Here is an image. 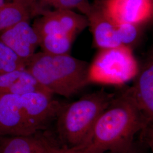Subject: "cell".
Segmentation results:
<instances>
[{"instance_id": "6da1fadb", "label": "cell", "mask_w": 153, "mask_h": 153, "mask_svg": "<svg viewBox=\"0 0 153 153\" xmlns=\"http://www.w3.org/2000/svg\"><path fill=\"white\" fill-rule=\"evenodd\" d=\"M146 128L129 88L115 95L99 116L85 142L76 149L90 153H126L136 134Z\"/></svg>"}, {"instance_id": "7a4b0ae2", "label": "cell", "mask_w": 153, "mask_h": 153, "mask_svg": "<svg viewBox=\"0 0 153 153\" xmlns=\"http://www.w3.org/2000/svg\"><path fill=\"white\" fill-rule=\"evenodd\" d=\"M90 64L69 54L53 55L34 53L28 61L26 69L52 94L69 98L88 83Z\"/></svg>"}, {"instance_id": "3957f363", "label": "cell", "mask_w": 153, "mask_h": 153, "mask_svg": "<svg viewBox=\"0 0 153 153\" xmlns=\"http://www.w3.org/2000/svg\"><path fill=\"white\" fill-rule=\"evenodd\" d=\"M115 95L103 88L70 104H62L55 119L61 146L77 148L82 145L99 116Z\"/></svg>"}, {"instance_id": "277c9868", "label": "cell", "mask_w": 153, "mask_h": 153, "mask_svg": "<svg viewBox=\"0 0 153 153\" xmlns=\"http://www.w3.org/2000/svg\"><path fill=\"white\" fill-rule=\"evenodd\" d=\"M138 62L131 47L121 45L100 49L89 66V83L121 85L137 76Z\"/></svg>"}, {"instance_id": "5b68a950", "label": "cell", "mask_w": 153, "mask_h": 153, "mask_svg": "<svg viewBox=\"0 0 153 153\" xmlns=\"http://www.w3.org/2000/svg\"><path fill=\"white\" fill-rule=\"evenodd\" d=\"M88 26L87 16L68 9L44 11L32 25L39 38L49 34L76 35Z\"/></svg>"}, {"instance_id": "8992f818", "label": "cell", "mask_w": 153, "mask_h": 153, "mask_svg": "<svg viewBox=\"0 0 153 153\" xmlns=\"http://www.w3.org/2000/svg\"><path fill=\"white\" fill-rule=\"evenodd\" d=\"M95 4L116 25H141L153 17V0H102Z\"/></svg>"}, {"instance_id": "52a82bcc", "label": "cell", "mask_w": 153, "mask_h": 153, "mask_svg": "<svg viewBox=\"0 0 153 153\" xmlns=\"http://www.w3.org/2000/svg\"><path fill=\"white\" fill-rule=\"evenodd\" d=\"M0 41L18 56L27 65L39 46L38 36L30 20L18 22L0 32Z\"/></svg>"}, {"instance_id": "ba28073f", "label": "cell", "mask_w": 153, "mask_h": 153, "mask_svg": "<svg viewBox=\"0 0 153 153\" xmlns=\"http://www.w3.org/2000/svg\"><path fill=\"white\" fill-rule=\"evenodd\" d=\"M86 16L95 47L107 49L123 45L118 35L116 24L104 14L98 4H92L91 10Z\"/></svg>"}, {"instance_id": "9c48e42d", "label": "cell", "mask_w": 153, "mask_h": 153, "mask_svg": "<svg viewBox=\"0 0 153 153\" xmlns=\"http://www.w3.org/2000/svg\"><path fill=\"white\" fill-rule=\"evenodd\" d=\"M137 76L134 85L129 88L147 128L153 120V61H149Z\"/></svg>"}, {"instance_id": "30bf717a", "label": "cell", "mask_w": 153, "mask_h": 153, "mask_svg": "<svg viewBox=\"0 0 153 153\" xmlns=\"http://www.w3.org/2000/svg\"><path fill=\"white\" fill-rule=\"evenodd\" d=\"M36 91L49 92L26 69L0 74V94H23Z\"/></svg>"}, {"instance_id": "8fae6325", "label": "cell", "mask_w": 153, "mask_h": 153, "mask_svg": "<svg viewBox=\"0 0 153 153\" xmlns=\"http://www.w3.org/2000/svg\"><path fill=\"white\" fill-rule=\"evenodd\" d=\"M36 16L33 0H13L0 9V32Z\"/></svg>"}, {"instance_id": "7c38bea8", "label": "cell", "mask_w": 153, "mask_h": 153, "mask_svg": "<svg viewBox=\"0 0 153 153\" xmlns=\"http://www.w3.org/2000/svg\"><path fill=\"white\" fill-rule=\"evenodd\" d=\"M0 153H46L43 137L30 136L3 137L0 140Z\"/></svg>"}, {"instance_id": "4fadbf2b", "label": "cell", "mask_w": 153, "mask_h": 153, "mask_svg": "<svg viewBox=\"0 0 153 153\" xmlns=\"http://www.w3.org/2000/svg\"><path fill=\"white\" fill-rule=\"evenodd\" d=\"M36 16L46 10L76 9L86 16L90 13L92 4L89 0H33Z\"/></svg>"}, {"instance_id": "5bb4252c", "label": "cell", "mask_w": 153, "mask_h": 153, "mask_svg": "<svg viewBox=\"0 0 153 153\" xmlns=\"http://www.w3.org/2000/svg\"><path fill=\"white\" fill-rule=\"evenodd\" d=\"M76 35L49 34L39 38V47L43 52L53 55L69 54Z\"/></svg>"}, {"instance_id": "9a60e30c", "label": "cell", "mask_w": 153, "mask_h": 153, "mask_svg": "<svg viewBox=\"0 0 153 153\" xmlns=\"http://www.w3.org/2000/svg\"><path fill=\"white\" fill-rule=\"evenodd\" d=\"M26 63L0 41V74L26 68Z\"/></svg>"}, {"instance_id": "2e32d148", "label": "cell", "mask_w": 153, "mask_h": 153, "mask_svg": "<svg viewBox=\"0 0 153 153\" xmlns=\"http://www.w3.org/2000/svg\"><path fill=\"white\" fill-rule=\"evenodd\" d=\"M140 26L133 23L116 25L118 35L123 45L130 47L137 42L140 34Z\"/></svg>"}, {"instance_id": "e0dca14e", "label": "cell", "mask_w": 153, "mask_h": 153, "mask_svg": "<svg viewBox=\"0 0 153 153\" xmlns=\"http://www.w3.org/2000/svg\"><path fill=\"white\" fill-rule=\"evenodd\" d=\"M42 137L46 153H90L79 149L66 148L56 145L47 138Z\"/></svg>"}, {"instance_id": "ac0fdd59", "label": "cell", "mask_w": 153, "mask_h": 153, "mask_svg": "<svg viewBox=\"0 0 153 153\" xmlns=\"http://www.w3.org/2000/svg\"><path fill=\"white\" fill-rule=\"evenodd\" d=\"M13 0H0V9L5 6Z\"/></svg>"}, {"instance_id": "d6986e66", "label": "cell", "mask_w": 153, "mask_h": 153, "mask_svg": "<svg viewBox=\"0 0 153 153\" xmlns=\"http://www.w3.org/2000/svg\"><path fill=\"white\" fill-rule=\"evenodd\" d=\"M102 1V0H95V2H95V3H99V2H100Z\"/></svg>"}, {"instance_id": "ffe728a7", "label": "cell", "mask_w": 153, "mask_h": 153, "mask_svg": "<svg viewBox=\"0 0 153 153\" xmlns=\"http://www.w3.org/2000/svg\"><path fill=\"white\" fill-rule=\"evenodd\" d=\"M134 153V152H132V151H131V150H129V152H128V153Z\"/></svg>"}, {"instance_id": "44dd1931", "label": "cell", "mask_w": 153, "mask_h": 153, "mask_svg": "<svg viewBox=\"0 0 153 153\" xmlns=\"http://www.w3.org/2000/svg\"><path fill=\"white\" fill-rule=\"evenodd\" d=\"M2 138H3V137H1V136H0V140H1Z\"/></svg>"}]
</instances>
